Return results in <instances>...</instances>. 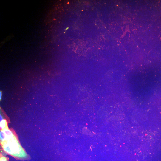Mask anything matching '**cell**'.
<instances>
[{
    "label": "cell",
    "instance_id": "cell-1",
    "mask_svg": "<svg viewBox=\"0 0 161 161\" xmlns=\"http://www.w3.org/2000/svg\"><path fill=\"white\" fill-rule=\"evenodd\" d=\"M0 161H7V159L4 157H2L1 158Z\"/></svg>",
    "mask_w": 161,
    "mask_h": 161
},
{
    "label": "cell",
    "instance_id": "cell-2",
    "mask_svg": "<svg viewBox=\"0 0 161 161\" xmlns=\"http://www.w3.org/2000/svg\"><path fill=\"white\" fill-rule=\"evenodd\" d=\"M0 99H1V96H2V94L1 92H0Z\"/></svg>",
    "mask_w": 161,
    "mask_h": 161
}]
</instances>
